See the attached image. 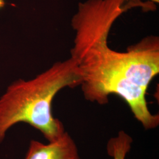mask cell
Returning a JSON list of instances; mask_svg holds the SVG:
<instances>
[{"mask_svg":"<svg viewBox=\"0 0 159 159\" xmlns=\"http://www.w3.org/2000/svg\"><path fill=\"white\" fill-rule=\"evenodd\" d=\"M133 8L125 0H87L80 2L71 20L75 33L71 56L79 68L85 99L99 104L116 94L123 98L146 130L156 128L159 115L148 107L146 93L159 73V39L149 35L125 52L108 45L114 23Z\"/></svg>","mask_w":159,"mask_h":159,"instance_id":"cell-1","label":"cell"},{"mask_svg":"<svg viewBox=\"0 0 159 159\" xmlns=\"http://www.w3.org/2000/svg\"><path fill=\"white\" fill-rule=\"evenodd\" d=\"M79 68L70 57L54 63L33 79H18L0 97V144L12 127L26 123L40 131L48 142L66 132L61 121L52 113V102L57 93L66 87L80 85Z\"/></svg>","mask_w":159,"mask_h":159,"instance_id":"cell-2","label":"cell"},{"mask_svg":"<svg viewBox=\"0 0 159 159\" xmlns=\"http://www.w3.org/2000/svg\"><path fill=\"white\" fill-rule=\"evenodd\" d=\"M25 159H80V157L76 143L66 131L47 144L31 140Z\"/></svg>","mask_w":159,"mask_h":159,"instance_id":"cell-3","label":"cell"},{"mask_svg":"<svg viewBox=\"0 0 159 159\" xmlns=\"http://www.w3.org/2000/svg\"><path fill=\"white\" fill-rule=\"evenodd\" d=\"M133 139L125 131H120L117 135L109 140L107 150L113 159H125L130 150Z\"/></svg>","mask_w":159,"mask_h":159,"instance_id":"cell-4","label":"cell"},{"mask_svg":"<svg viewBox=\"0 0 159 159\" xmlns=\"http://www.w3.org/2000/svg\"><path fill=\"white\" fill-rule=\"evenodd\" d=\"M125 2H131L136 7H141L143 10L146 9L147 11L156 10V6L154 4L159 3V0H125Z\"/></svg>","mask_w":159,"mask_h":159,"instance_id":"cell-5","label":"cell"},{"mask_svg":"<svg viewBox=\"0 0 159 159\" xmlns=\"http://www.w3.org/2000/svg\"><path fill=\"white\" fill-rule=\"evenodd\" d=\"M1 5H2V2H1V0H0V8L1 7Z\"/></svg>","mask_w":159,"mask_h":159,"instance_id":"cell-6","label":"cell"}]
</instances>
